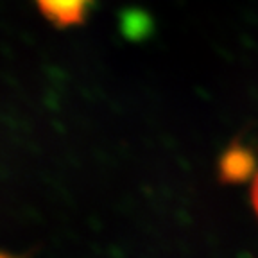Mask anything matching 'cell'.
<instances>
[{
	"mask_svg": "<svg viewBox=\"0 0 258 258\" xmlns=\"http://www.w3.org/2000/svg\"><path fill=\"white\" fill-rule=\"evenodd\" d=\"M0 258H15V256H11V254H8V253H2V251H0Z\"/></svg>",
	"mask_w": 258,
	"mask_h": 258,
	"instance_id": "obj_4",
	"label": "cell"
},
{
	"mask_svg": "<svg viewBox=\"0 0 258 258\" xmlns=\"http://www.w3.org/2000/svg\"><path fill=\"white\" fill-rule=\"evenodd\" d=\"M251 205H253L254 214L258 215V169L254 170L253 185H251Z\"/></svg>",
	"mask_w": 258,
	"mask_h": 258,
	"instance_id": "obj_3",
	"label": "cell"
},
{
	"mask_svg": "<svg viewBox=\"0 0 258 258\" xmlns=\"http://www.w3.org/2000/svg\"><path fill=\"white\" fill-rule=\"evenodd\" d=\"M254 156L246 149V147H238L233 145L226 151L221 158V177L228 183L242 181L246 179L251 172H254Z\"/></svg>",
	"mask_w": 258,
	"mask_h": 258,
	"instance_id": "obj_2",
	"label": "cell"
},
{
	"mask_svg": "<svg viewBox=\"0 0 258 258\" xmlns=\"http://www.w3.org/2000/svg\"><path fill=\"white\" fill-rule=\"evenodd\" d=\"M93 0H36L41 15L56 27H76L85 24Z\"/></svg>",
	"mask_w": 258,
	"mask_h": 258,
	"instance_id": "obj_1",
	"label": "cell"
}]
</instances>
